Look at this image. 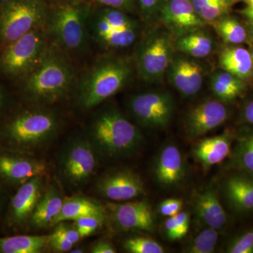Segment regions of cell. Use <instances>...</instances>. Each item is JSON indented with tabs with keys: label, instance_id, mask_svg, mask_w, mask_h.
I'll use <instances>...</instances> for the list:
<instances>
[{
	"label": "cell",
	"instance_id": "cell-1",
	"mask_svg": "<svg viewBox=\"0 0 253 253\" xmlns=\"http://www.w3.org/2000/svg\"><path fill=\"white\" fill-rule=\"evenodd\" d=\"M63 126L62 116L52 106L18 99L0 124V147L36 156L56 140Z\"/></svg>",
	"mask_w": 253,
	"mask_h": 253
},
{
	"label": "cell",
	"instance_id": "cell-2",
	"mask_svg": "<svg viewBox=\"0 0 253 253\" xmlns=\"http://www.w3.org/2000/svg\"><path fill=\"white\" fill-rule=\"evenodd\" d=\"M78 77L74 60L50 41L41 62L14 87L20 101L53 106L71 97Z\"/></svg>",
	"mask_w": 253,
	"mask_h": 253
},
{
	"label": "cell",
	"instance_id": "cell-3",
	"mask_svg": "<svg viewBox=\"0 0 253 253\" xmlns=\"http://www.w3.org/2000/svg\"><path fill=\"white\" fill-rule=\"evenodd\" d=\"M134 60L117 54H100L75 84V105L83 111H91L106 102L130 81Z\"/></svg>",
	"mask_w": 253,
	"mask_h": 253
},
{
	"label": "cell",
	"instance_id": "cell-4",
	"mask_svg": "<svg viewBox=\"0 0 253 253\" xmlns=\"http://www.w3.org/2000/svg\"><path fill=\"white\" fill-rule=\"evenodd\" d=\"M86 134L100 161L112 162L133 156L142 146L144 136L116 105L98 106Z\"/></svg>",
	"mask_w": 253,
	"mask_h": 253
},
{
	"label": "cell",
	"instance_id": "cell-5",
	"mask_svg": "<svg viewBox=\"0 0 253 253\" xmlns=\"http://www.w3.org/2000/svg\"><path fill=\"white\" fill-rule=\"evenodd\" d=\"M49 5L45 28L50 41L74 61L89 54V18L93 5L87 0H65Z\"/></svg>",
	"mask_w": 253,
	"mask_h": 253
},
{
	"label": "cell",
	"instance_id": "cell-6",
	"mask_svg": "<svg viewBox=\"0 0 253 253\" xmlns=\"http://www.w3.org/2000/svg\"><path fill=\"white\" fill-rule=\"evenodd\" d=\"M99 161L86 133L71 136L58 155L56 168L60 182L71 191L83 189L96 176Z\"/></svg>",
	"mask_w": 253,
	"mask_h": 253
},
{
	"label": "cell",
	"instance_id": "cell-7",
	"mask_svg": "<svg viewBox=\"0 0 253 253\" xmlns=\"http://www.w3.org/2000/svg\"><path fill=\"white\" fill-rule=\"evenodd\" d=\"M50 38L45 27L38 28L0 49V77L13 86L38 66L45 54Z\"/></svg>",
	"mask_w": 253,
	"mask_h": 253
},
{
	"label": "cell",
	"instance_id": "cell-8",
	"mask_svg": "<svg viewBox=\"0 0 253 253\" xmlns=\"http://www.w3.org/2000/svg\"><path fill=\"white\" fill-rule=\"evenodd\" d=\"M49 6L45 0H9L0 4V49L45 27Z\"/></svg>",
	"mask_w": 253,
	"mask_h": 253
},
{
	"label": "cell",
	"instance_id": "cell-9",
	"mask_svg": "<svg viewBox=\"0 0 253 253\" xmlns=\"http://www.w3.org/2000/svg\"><path fill=\"white\" fill-rule=\"evenodd\" d=\"M173 59V46L170 38L166 33L152 32L139 42L134 67L139 77L153 83L163 77Z\"/></svg>",
	"mask_w": 253,
	"mask_h": 253
},
{
	"label": "cell",
	"instance_id": "cell-10",
	"mask_svg": "<svg viewBox=\"0 0 253 253\" xmlns=\"http://www.w3.org/2000/svg\"><path fill=\"white\" fill-rule=\"evenodd\" d=\"M126 106L136 122L142 127L150 129L167 126L174 111L172 96L164 91H144L131 95Z\"/></svg>",
	"mask_w": 253,
	"mask_h": 253
},
{
	"label": "cell",
	"instance_id": "cell-11",
	"mask_svg": "<svg viewBox=\"0 0 253 253\" xmlns=\"http://www.w3.org/2000/svg\"><path fill=\"white\" fill-rule=\"evenodd\" d=\"M89 33L91 47L101 54H116L135 44L139 36V26L123 28L109 21L99 6L93 5L89 18Z\"/></svg>",
	"mask_w": 253,
	"mask_h": 253
},
{
	"label": "cell",
	"instance_id": "cell-12",
	"mask_svg": "<svg viewBox=\"0 0 253 253\" xmlns=\"http://www.w3.org/2000/svg\"><path fill=\"white\" fill-rule=\"evenodd\" d=\"M45 162L36 155L0 147V185L10 194L36 176H46Z\"/></svg>",
	"mask_w": 253,
	"mask_h": 253
},
{
	"label": "cell",
	"instance_id": "cell-13",
	"mask_svg": "<svg viewBox=\"0 0 253 253\" xmlns=\"http://www.w3.org/2000/svg\"><path fill=\"white\" fill-rule=\"evenodd\" d=\"M45 176H36L10 197L3 228L12 231L28 229L38 201L45 189Z\"/></svg>",
	"mask_w": 253,
	"mask_h": 253
},
{
	"label": "cell",
	"instance_id": "cell-14",
	"mask_svg": "<svg viewBox=\"0 0 253 253\" xmlns=\"http://www.w3.org/2000/svg\"><path fill=\"white\" fill-rule=\"evenodd\" d=\"M95 194L111 202H126L146 194L144 183L137 173L126 168L103 173L94 183Z\"/></svg>",
	"mask_w": 253,
	"mask_h": 253
},
{
	"label": "cell",
	"instance_id": "cell-15",
	"mask_svg": "<svg viewBox=\"0 0 253 253\" xmlns=\"http://www.w3.org/2000/svg\"><path fill=\"white\" fill-rule=\"evenodd\" d=\"M104 207L106 221L111 223L116 231L121 232L154 231V212L151 205L146 200H132L118 204L108 202Z\"/></svg>",
	"mask_w": 253,
	"mask_h": 253
},
{
	"label": "cell",
	"instance_id": "cell-16",
	"mask_svg": "<svg viewBox=\"0 0 253 253\" xmlns=\"http://www.w3.org/2000/svg\"><path fill=\"white\" fill-rule=\"evenodd\" d=\"M228 116L227 108L222 101H204L195 106L186 115L184 125L186 135L191 140L199 139L224 124Z\"/></svg>",
	"mask_w": 253,
	"mask_h": 253
},
{
	"label": "cell",
	"instance_id": "cell-17",
	"mask_svg": "<svg viewBox=\"0 0 253 253\" xmlns=\"http://www.w3.org/2000/svg\"><path fill=\"white\" fill-rule=\"evenodd\" d=\"M186 164L180 150L172 144L163 146L155 161L154 176L163 188L176 187L186 175Z\"/></svg>",
	"mask_w": 253,
	"mask_h": 253
},
{
	"label": "cell",
	"instance_id": "cell-18",
	"mask_svg": "<svg viewBox=\"0 0 253 253\" xmlns=\"http://www.w3.org/2000/svg\"><path fill=\"white\" fill-rule=\"evenodd\" d=\"M161 16L168 29L179 37L198 31L206 23L195 11L191 0H168Z\"/></svg>",
	"mask_w": 253,
	"mask_h": 253
},
{
	"label": "cell",
	"instance_id": "cell-19",
	"mask_svg": "<svg viewBox=\"0 0 253 253\" xmlns=\"http://www.w3.org/2000/svg\"><path fill=\"white\" fill-rule=\"evenodd\" d=\"M221 194L232 211L253 212V176L241 172L231 174L221 183Z\"/></svg>",
	"mask_w": 253,
	"mask_h": 253
},
{
	"label": "cell",
	"instance_id": "cell-20",
	"mask_svg": "<svg viewBox=\"0 0 253 253\" xmlns=\"http://www.w3.org/2000/svg\"><path fill=\"white\" fill-rule=\"evenodd\" d=\"M168 69H169V81L183 96H194L202 87L204 71L194 60L182 56L173 58Z\"/></svg>",
	"mask_w": 253,
	"mask_h": 253
},
{
	"label": "cell",
	"instance_id": "cell-21",
	"mask_svg": "<svg viewBox=\"0 0 253 253\" xmlns=\"http://www.w3.org/2000/svg\"><path fill=\"white\" fill-rule=\"evenodd\" d=\"M64 198L61 186L56 182L46 186L32 215L28 229H43L53 226L61 212Z\"/></svg>",
	"mask_w": 253,
	"mask_h": 253
},
{
	"label": "cell",
	"instance_id": "cell-22",
	"mask_svg": "<svg viewBox=\"0 0 253 253\" xmlns=\"http://www.w3.org/2000/svg\"><path fill=\"white\" fill-rule=\"evenodd\" d=\"M234 136L230 132L205 138L198 141L192 148L195 159L205 169L224 161L230 155Z\"/></svg>",
	"mask_w": 253,
	"mask_h": 253
},
{
	"label": "cell",
	"instance_id": "cell-23",
	"mask_svg": "<svg viewBox=\"0 0 253 253\" xmlns=\"http://www.w3.org/2000/svg\"><path fill=\"white\" fill-rule=\"evenodd\" d=\"M194 208L196 216L206 227L219 230L227 224V214L214 187L209 186L197 193L194 199Z\"/></svg>",
	"mask_w": 253,
	"mask_h": 253
},
{
	"label": "cell",
	"instance_id": "cell-24",
	"mask_svg": "<svg viewBox=\"0 0 253 253\" xmlns=\"http://www.w3.org/2000/svg\"><path fill=\"white\" fill-rule=\"evenodd\" d=\"M105 212L104 206L89 198L81 196L65 197L61 212L53 226L61 221H73L85 216Z\"/></svg>",
	"mask_w": 253,
	"mask_h": 253
},
{
	"label": "cell",
	"instance_id": "cell-25",
	"mask_svg": "<svg viewBox=\"0 0 253 253\" xmlns=\"http://www.w3.org/2000/svg\"><path fill=\"white\" fill-rule=\"evenodd\" d=\"M219 63L224 71L241 80L249 78L252 74V56L244 48L231 47L223 50Z\"/></svg>",
	"mask_w": 253,
	"mask_h": 253
},
{
	"label": "cell",
	"instance_id": "cell-26",
	"mask_svg": "<svg viewBox=\"0 0 253 253\" xmlns=\"http://www.w3.org/2000/svg\"><path fill=\"white\" fill-rule=\"evenodd\" d=\"M48 247V236H0V253H41Z\"/></svg>",
	"mask_w": 253,
	"mask_h": 253
},
{
	"label": "cell",
	"instance_id": "cell-27",
	"mask_svg": "<svg viewBox=\"0 0 253 253\" xmlns=\"http://www.w3.org/2000/svg\"><path fill=\"white\" fill-rule=\"evenodd\" d=\"M175 47L184 54L202 59L212 52L213 41L207 33L198 30L179 37Z\"/></svg>",
	"mask_w": 253,
	"mask_h": 253
},
{
	"label": "cell",
	"instance_id": "cell-28",
	"mask_svg": "<svg viewBox=\"0 0 253 253\" xmlns=\"http://www.w3.org/2000/svg\"><path fill=\"white\" fill-rule=\"evenodd\" d=\"M231 154V166L240 172L253 176V129L236 137Z\"/></svg>",
	"mask_w": 253,
	"mask_h": 253
},
{
	"label": "cell",
	"instance_id": "cell-29",
	"mask_svg": "<svg viewBox=\"0 0 253 253\" xmlns=\"http://www.w3.org/2000/svg\"><path fill=\"white\" fill-rule=\"evenodd\" d=\"M211 86L212 92L222 102L233 101L245 89L244 84L241 79L226 71L217 72L213 75Z\"/></svg>",
	"mask_w": 253,
	"mask_h": 253
},
{
	"label": "cell",
	"instance_id": "cell-30",
	"mask_svg": "<svg viewBox=\"0 0 253 253\" xmlns=\"http://www.w3.org/2000/svg\"><path fill=\"white\" fill-rule=\"evenodd\" d=\"M214 26L219 36L229 44H241L247 38V33L244 26L231 18L217 19L214 21Z\"/></svg>",
	"mask_w": 253,
	"mask_h": 253
},
{
	"label": "cell",
	"instance_id": "cell-31",
	"mask_svg": "<svg viewBox=\"0 0 253 253\" xmlns=\"http://www.w3.org/2000/svg\"><path fill=\"white\" fill-rule=\"evenodd\" d=\"M219 233L217 229L211 227L199 232L194 239L190 241L184 249V252L187 253H212L215 251Z\"/></svg>",
	"mask_w": 253,
	"mask_h": 253
},
{
	"label": "cell",
	"instance_id": "cell-32",
	"mask_svg": "<svg viewBox=\"0 0 253 253\" xmlns=\"http://www.w3.org/2000/svg\"><path fill=\"white\" fill-rule=\"evenodd\" d=\"M123 249L130 253H163L164 248L157 241L144 236H131L125 240Z\"/></svg>",
	"mask_w": 253,
	"mask_h": 253
},
{
	"label": "cell",
	"instance_id": "cell-33",
	"mask_svg": "<svg viewBox=\"0 0 253 253\" xmlns=\"http://www.w3.org/2000/svg\"><path fill=\"white\" fill-rule=\"evenodd\" d=\"M105 222H106V212L79 218L73 221V224L83 239L99 231Z\"/></svg>",
	"mask_w": 253,
	"mask_h": 253
},
{
	"label": "cell",
	"instance_id": "cell-34",
	"mask_svg": "<svg viewBox=\"0 0 253 253\" xmlns=\"http://www.w3.org/2000/svg\"><path fill=\"white\" fill-rule=\"evenodd\" d=\"M17 100L13 84L0 77V124Z\"/></svg>",
	"mask_w": 253,
	"mask_h": 253
},
{
	"label": "cell",
	"instance_id": "cell-35",
	"mask_svg": "<svg viewBox=\"0 0 253 253\" xmlns=\"http://www.w3.org/2000/svg\"><path fill=\"white\" fill-rule=\"evenodd\" d=\"M228 253H253V227L235 236L228 243Z\"/></svg>",
	"mask_w": 253,
	"mask_h": 253
},
{
	"label": "cell",
	"instance_id": "cell-36",
	"mask_svg": "<svg viewBox=\"0 0 253 253\" xmlns=\"http://www.w3.org/2000/svg\"><path fill=\"white\" fill-rule=\"evenodd\" d=\"M231 0H212L201 10L199 16L206 22H214L225 14L230 7Z\"/></svg>",
	"mask_w": 253,
	"mask_h": 253
},
{
	"label": "cell",
	"instance_id": "cell-37",
	"mask_svg": "<svg viewBox=\"0 0 253 253\" xmlns=\"http://www.w3.org/2000/svg\"><path fill=\"white\" fill-rule=\"evenodd\" d=\"M164 227L168 239L171 241L182 239L187 234L189 229V227L180 225L174 216L168 217L165 221Z\"/></svg>",
	"mask_w": 253,
	"mask_h": 253
},
{
	"label": "cell",
	"instance_id": "cell-38",
	"mask_svg": "<svg viewBox=\"0 0 253 253\" xmlns=\"http://www.w3.org/2000/svg\"><path fill=\"white\" fill-rule=\"evenodd\" d=\"M54 230L52 234L61 236L73 244H76L82 239L79 233L75 227L74 224L67 223V221H61L54 226Z\"/></svg>",
	"mask_w": 253,
	"mask_h": 253
},
{
	"label": "cell",
	"instance_id": "cell-39",
	"mask_svg": "<svg viewBox=\"0 0 253 253\" xmlns=\"http://www.w3.org/2000/svg\"><path fill=\"white\" fill-rule=\"evenodd\" d=\"M94 6H106L132 13L134 9V0H87Z\"/></svg>",
	"mask_w": 253,
	"mask_h": 253
},
{
	"label": "cell",
	"instance_id": "cell-40",
	"mask_svg": "<svg viewBox=\"0 0 253 253\" xmlns=\"http://www.w3.org/2000/svg\"><path fill=\"white\" fill-rule=\"evenodd\" d=\"M183 201L178 199H168L163 201L158 207L159 212L166 217H172L181 211Z\"/></svg>",
	"mask_w": 253,
	"mask_h": 253
},
{
	"label": "cell",
	"instance_id": "cell-41",
	"mask_svg": "<svg viewBox=\"0 0 253 253\" xmlns=\"http://www.w3.org/2000/svg\"><path fill=\"white\" fill-rule=\"evenodd\" d=\"M48 240H49V247L56 253L70 252L75 246V244L71 241L54 234L48 235Z\"/></svg>",
	"mask_w": 253,
	"mask_h": 253
},
{
	"label": "cell",
	"instance_id": "cell-42",
	"mask_svg": "<svg viewBox=\"0 0 253 253\" xmlns=\"http://www.w3.org/2000/svg\"><path fill=\"white\" fill-rule=\"evenodd\" d=\"M144 19H149L157 9L161 0H136Z\"/></svg>",
	"mask_w": 253,
	"mask_h": 253
},
{
	"label": "cell",
	"instance_id": "cell-43",
	"mask_svg": "<svg viewBox=\"0 0 253 253\" xmlns=\"http://www.w3.org/2000/svg\"><path fill=\"white\" fill-rule=\"evenodd\" d=\"M116 248L112 243L107 240H99L93 244L90 248L91 253H116Z\"/></svg>",
	"mask_w": 253,
	"mask_h": 253
},
{
	"label": "cell",
	"instance_id": "cell-44",
	"mask_svg": "<svg viewBox=\"0 0 253 253\" xmlns=\"http://www.w3.org/2000/svg\"><path fill=\"white\" fill-rule=\"evenodd\" d=\"M10 194L0 185V228L4 226L5 216L9 204Z\"/></svg>",
	"mask_w": 253,
	"mask_h": 253
},
{
	"label": "cell",
	"instance_id": "cell-45",
	"mask_svg": "<svg viewBox=\"0 0 253 253\" xmlns=\"http://www.w3.org/2000/svg\"><path fill=\"white\" fill-rule=\"evenodd\" d=\"M244 118L246 122L253 125V100L248 103L245 106Z\"/></svg>",
	"mask_w": 253,
	"mask_h": 253
},
{
	"label": "cell",
	"instance_id": "cell-46",
	"mask_svg": "<svg viewBox=\"0 0 253 253\" xmlns=\"http://www.w3.org/2000/svg\"><path fill=\"white\" fill-rule=\"evenodd\" d=\"M212 0H191L193 6H194L195 11L199 15L201 10L206 7L209 3H211Z\"/></svg>",
	"mask_w": 253,
	"mask_h": 253
},
{
	"label": "cell",
	"instance_id": "cell-47",
	"mask_svg": "<svg viewBox=\"0 0 253 253\" xmlns=\"http://www.w3.org/2000/svg\"><path fill=\"white\" fill-rule=\"evenodd\" d=\"M244 14L248 18H249L250 19L253 20V9L247 8V9L245 10Z\"/></svg>",
	"mask_w": 253,
	"mask_h": 253
},
{
	"label": "cell",
	"instance_id": "cell-48",
	"mask_svg": "<svg viewBox=\"0 0 253 253\" xmlns=\"http://www.w3.org/2000/svg\"><path fill=\"white\" fill-rule=\"evenodd\" d=\"M84 249H82V248H76V249H73L70 251L69 253H84Z\"/></svg>",
	"mask_w": 253,
	"mask_h": 253
},
{
	"label": "cell",
	"instance_id": "cell-49",
	"mask_svg": "<svg viewBox=\"0 0 253 253\" xmlns=\"http://www.w3.org/2000/svg\"><path fill=\"white\" fill-rule=\"evenodd\" d=\"M49 4H55V3L60 2V1H65V0H45Z\"/></svg>",
	"mask_w": 253,
	"mask_h": 253
},
{
	"label": "cell",
	"instance_id": "cell-50",
	"mask_svg": "<svg viewBox=\"0 0 253 253\" xmlns=\"http://www.w3.org/2000/svg\"><path fill=\"white\" fill-rule=\"evenodd\" d=\"M248 2H249V6H248V8H249V9H253V0H249Z\"/></svg>",
	"mask_w": 253,
	"mask_h": 253
},
{
	"label": "cell",
	"instance_id": "cell-51",
	"mask_svg": "<svg viewBox=\"0 0 253 253\" xmlns=\"http://www.w3.org/2000/svg\"><path fill=\"white\" fill-rule=\"evenodd\" d=\"M7 1H9V0H0V4H2V3L6 2Z\"/></svg>",
	"mask_w": 253,
	"mask_h": 253
},
{
	"label": "cell",
	"instance_id": "cell-52",
	"mask_svg": "<svg viewBox=\"0 0 253 253\" xmlns=\"http://www.w3.org/2000/svg\"><path fill=\"white\" fill-rule=\"evenodd\" d=\"M251 56H252V60H253V51L252 54H251Z\"/></svg>",
	"mask_w": 253,
	"mask_h": 253
},
{
	"label": "cell",
	"instance_id": "cell-53",
	"mask_svg": "<svg viewBox=\"0 0 253 253\" xmlns=\"http://www.w3.org/2000/svg\"><path fill=\"white\" fill-rule=\"evenodd\" d=\"M247 1H249V0H247Z\"/></svg>",
	"mask_w": 253,
	"mask_h": 253
},
{
	"label": "cell",
	"instance_id": "cell-54",
	"mask_svg": "<svg viewBox=\"0 0 253 253\" xmlns=\"http://www.w3.org/2000/svg\"></svg>",
	"mask_w": 253,
	"mask_h": 253
}]
</instances>
